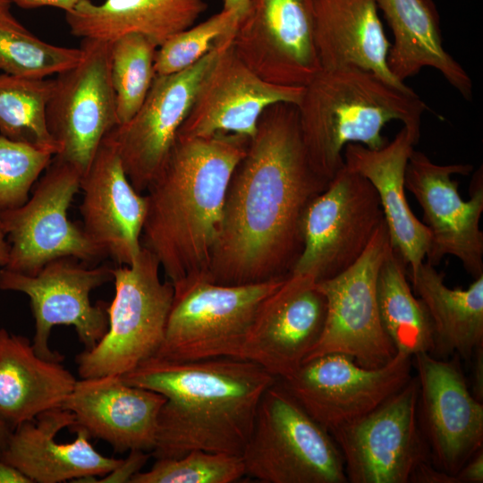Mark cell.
I'll use <instances>...</instances> for the list:
<instances>
[{"instance_id":"43","label":"cell","mask_w":483,"mask_h":483,"mask_svg":"<svg viewBox=\"0 0 483 483\" xmlns=\"http://www.w3.org/2000/svg\"><path fill=\"white\" fill-rule=\"evenodd\" d=\"M10 245L7 242L6 235L2 227L0 220V267H5L9 259Z\"/></svg>"},{"instance_id":"10","label":"cell","mask_w":483,"mask_h":483,"mask_svg":"<svg viewBox=\"0 0 483 483\" xmlns=\"http://www.w3.org/2000/svg\"><path fill=\"white\" fill-rule=\"evenodd\" d=\"M390 247L384 220L352 267L316 282L326 298V314L321 335L304 361L340 353L362 367L375 369L394 357L397 352L381 324L377 299L378 272Z\"/></svg>"},{"instance_id":"23","label":"cell","mask_w":483,"mask_h":483,"mask_svg":"<svg viewBox=\"0 0 483 483\" xmlns=\"http://www.w3.org/2000/svg\"><path fill=\"white\" fill-rule=\"evenodd\" d=\"M74 424L73 414L62 407L39 414L14 428L0 459L24 474L32 483L80 481L106 476L123 459L102 455L89 442V436L77 428L76 439L59 443L57 434Z\"/></svg>"},{"instance_id":"8","label":"cell","mask_w":483,"mask_h":483,"mask_svg":"<svg viewBox=\"0 0 483 483\" xmlns=\"http://www.w3.org/2000/svg\"><path fill=\"white\" fill-rule=\"evenodd\" d=\"M384 220L374 186L344 165L304 209L302 250L290 274L319 282L343 273L360 258Z\"/></svg>"},{"instance_id":"25","label":"cell","mask_w":483,"mask_h":483,"mask_svg":"<svg viewBox=\"0 0 483 483\" xmlns=\"http://www.w3.org/2000/svg\"><path fill=\"white\" fill-rule=\"evenodd\" d=\"M314 40L321 70L355 67L401 89L390 72L391 44L378 16L377 0H312Z\"/></svg>"},{"instance_id":"16","label":"cell","mask_w":483,"mask_h":483,"mask_svg":"<svg viewBox=\"0 0 483 483\" xmlns=\"http://www.w3.org/2000/svg\"><path fill=\"white\" fill-rule=\"evenodd\" d=\"M233 34L224 38L204 57L185 70L156 75L138 112L128 123L109 132L125 174L138 192L147 191L162 168L202 80Z\"/></svg>"},{"instance_id":"11","label":"cell","mask_w":483,"mask_h":483,"mask_svg":"<svg viewBox=\"0 0 483 483\" xmlns=\"http://www.w3.org/2000/svg\"><path fill=\"white\" fill-rule=\"evenodd\" d=\"M419 381L411 379L360 419L331 430L351 483H410L430 461L418 420Z\"/></svg>"},{"instance_id":"44","label":"cell","mask_w":483,"mask_h":483,"mask_svg":"<svg viewBox=\"0 0 483 483\" xmlns=\"http://www.w3.org/2000/svg\"><path fill=\"white\" fill-rule=\"evenodd\" d=\"M248 2L249 0H223L222 10L234 11L242 16L246 11Z\"/></svg>"},{"instance_id":"29","label":"cell","mask_w":483,"mask_h":483,"mask_svg":"<svg viewBox=\"0 0 483 483\" xmlns=\"http://www.w3.org/2000/svg\"><path fill=\"white\" fill-rule=\"evenodd\" d=\"M408 276L432 322L430 354L440 359L457 354L470 360L475 350L483 345V275L467 289H451L445 283L444 273L424 261Z\"/></svg>"},{"instance_id":"30","label":"cell","mask_w":483,"mask_h":483,"mask_svg":"<svg viewBox=\"0 0 483 483\" xmlns=\"http://www.w3.org/2000/svg\"><path fill=\"white\" fill-rule=\"evenodd\" d=\"M407 276L405 261L391 245L377 281L379 317L396 352L413 357L419 352L431 353L434 333L429 314L414 296Z\"/></svg>"},{"instance_id":"41","label":"cell","mask_w":483,"mask_h":483,"mask_svg":"<svg viewBox=\"0 0 483 483\" xmlns=\"http://www.w3.org/2000/svg\"><path fill=\"white\" fill-rule=\"evenodd\" d=\"M82 0H12L23 9H34L43 6H52L68 13L73 10Z\"/></svg>"},{"instance_id":"38","label":"cell","mask_w":483,"mask_h":483,"mask_svg":"<svg viewBox=\"0 0 483 483\" xmlns=\"http://www.w3.org/2000/svg\"><path fill=\"white\" fill-rule=\"evenodd\" d=\"M412 483H458L454 475L449 474L437 467L431 461L422 463L413 473Z\"/></svg>"},{"instance_id":"33","label":"cell","mask_w":483,"mask_h":483,"mask_svg":"<svg viewBox=\"0 0 483 483\" xmlns=\"http://www.w3.org/2000/svg\"><path fill=\"white\" fill-rule=\"evenodd\" d=\"M157 46L142 34L129 33L111 42V80L118 126L128 123L143 104L156 76Z\"/></svg>"},{"instance_id":"7","label":"cell","mask_w":483,"mask_h":483,"mask_svg":"<svg viewBox=\"0 0 483 483\" xmlns=\"http://www.w3.org/2000/svg\"><path fill=\"white\" fill-rule=\"evenodd\" d=\"M160 269L156 257L143 247L131 265L113 267L108 328L93 348L76 356L80 378L123 376L156 355L174 298V285L161 281Z\"/></svg>"},{"instance_id":"42","label":"cell","mask_w":483,"mask_h":483,"mask_svg":"<svg viewBox=\"0 0 483 483\" xmlns=\"http://www.w3.org/2000/svg\"><path fill=\"white\" fill-rule=\"evenodd\" d=\"M0 483H32L24 474L0 459Z\"/></svg>"},{"instance_id":"9","label":"cell","mask_w":483,"mask_h":483,"mask_svg":"<svg viewBox=\"0 0 483 483\" xmlns=\"http://www.w3.org/2000/svg\"><path fill=\"white\" fill-rule=\"evenodd\" d=\"M81 174L53 157L37 181L31 197L21 206L0 212L10 245L5 268L35 275L49 261L72 257L97 261L106 255L70 221L68 209L80 190Z\"/></svg>"},{"instance_id":"26","label":"cell","mask_w":483,"mask_h":483,"mask_svg":"<svg viewBox=\"0 0 483 483\" xmlns=\"http://www.w3.org/2000/svg\"><path fill=\"white\" fill-rule=\"evenodd\" d=\"M76 381L62 362L38 356L27 337L0 328V421L11 431L62 407Z\"/></svg>"},{"instance_id":"24","label":"cell","mask_w":483,"mask_h":483,"mask_svg":"<svg viewBox=\"0 0 483 483\" xmlns=\"http://www.w3.org/2000/svg\"><path fill=\"white\" fill-rule=\"evenodd\" d=\"M419 137L404 126L378 149L349 143L343 150L344 165L367 178L376 189L390 242L402 257L410 273L425 261L430 234L427 226L412 213L404 193L406 165Z\"/></svg>"},{"instance_id":"37","label":"cell","mask_w":483,"mask_h":483,"mask_svg":"<svg viewBox=\"0 0 483 483\" xmlns=\"http://www.w3.org/2000/svg\"><path fill=\"white\" fill-rule=\"evenodd\" d=\"M147 453L140 450L130 451L129 456L118 467L97 482H130L148 461L149 455Z\"/></svg>"},{"instance_id":"3","label":"cell","mask_w":483,"mask_h":483,"mask_svg":"<svg viewBox=\"0 0 483 483\" xmlns=\"http://www.w3.org/2000/svg\"><path fill=\"white\" fill-rule=\"evenodd\" d=\"M250 140L234 133L176 139L147 189L140 244L173 284L207 275L227 187Z\"/></svg>"},{"instance_id":"1","label":"cell","mask_w":483,"mask_h":483,"mask_svg":"<svg viewBox=\"0 0 483 483\" xmlns=\"http://www.w3.org/2000/svg\"><path fill=\"white\" fill-rule=\"evenodd\" d=\"M330 180L313 167L297 106H268L235 167L206 277L236 285L290 275L302 250L301 219Z\"/></svg>"},{"instance_id":"27","label":"cell","mask_w":483,"mask_h":483,"mask_svg":"<svg viewBox=\"0 0 483 483\" xmlns=\"http://www.w3.org/2000/svg\"><path fill=\"white\" fill-rule=\"evenodd\" d=\"M392 30L387 64L401 82L423 68L438 71L466 100L472 98V80L445 49L439 14L432 0H377Z\"/></svg>"},{"instance_id":"2","label":"cell","mask_w":483,"mask_h":483,"mask_svg":"<svg viewBox=\"0 0 483 483\" xmlns=\"http://www.w3.org/2000/svg\"><path fill=\"white\" fill-rule=\"evenodd\" d=\"M121 377L165 397L151 451L156 460L193 450L242 455L259 402L277 380L257 363L232 357L174 361L153 356Z\"/></svg>"},{"instance_id":"39","label":"cell","mask_w":483,"mask_h":483,"mask_svg":"<svg viewBox=\"0 0 483 483\" xmlns=\"http://www.w3.org/2000/svg\"><path fill=\"white\" fill-rule=\"evenodd\" d=\"M458 483L483 482V449L477 451L455 474Z\"/></svg>"},{"instance_id":"13","label":"cell","mask_w":483,"mask_h":483,"mask_svg":"<svg viewBox=\"0 0 483 483\" xmlns=\"http://www.w3.org/2000/svg\"><path fill=\"white\" fill-rule=\"evenodd\" d=\"M72 257L47 263L35 275L0 270V289L25 293L35 319L32 346L41 358L62 362L64 356L49 347L54 326H72L85 346L93 348L108 328L107 303L92 304L90 292L113 280V267H89Z\"/></svg>"},{"instance_id":"46","label":"cell","mask_w":483,"mask_h":483,"mask_svg":"<svg viewBox=\"0 0 483 483\" xmlns=\"http://www.w3.org/2000/svg\"><path fill=\"white\" fill-rule=\"evenodd\" d=\"M12 3V0H0V11L10 9Z\"/></svg>"},{"instance_id":"45","label":"cell","mask_w":483,"mask_h":483,"mask_svg":"<svg viewBox=\"0 0 483 483\" xmlns=\"http://www.w3.org/2000/svg\"><path fill=\"white\" fill-rule=\"evenodd\" d=\"M11 432L12 431L3 422L0 421V453L5 448Z\"/></svg>"},{"instance_id":"4","label":"cell","mask_w":483,"mask_h":483,"mask_svg":"<svg viewBox=\"0 0 483 483\" xmlns=\"http://www.w3.org/2000/svg\"><path fill=\"white\" fill-rule=\"evenodd\" d=\"M303 143L315 170L331 180L344 165L349 143L378 149L383 128L399 121L418 137L428 106L410 87L401 89L360 68L321 70L296 106Z\"/></svg>"},{"instance_id":"31","label":"cell","mask_w":483,"mask_h":483,"mask_svg":"<svg viewBox=\"0 0 483 483\" xmlns=\"http://www.w3.org/2000/svg\"><path fill=\"white\" fill-rule=\"evenodd\" d=\"M54 85L55 80L0 73V134L56 155L58 145L47 123Z\"/></svg>"},{"instance_id":"34","label":"cell","mask_w":483,"mask_h":483,"mask_svg":"<svg viewBox=\"0 0 483 483\" xmlns=\"http://www.w3.org/2000/svg\"><path fill=\"white\" fill-rule=\"evenodd\" d=\"M245 476L242 455L193 450L182 457L157 459L131 483H232Z\"/></svg>"},{"instance_id":"15","label":"cell","mask_w":483,"mask_h":483,"mask_svg":"<svg viewBox=\"0 0 483 483\" xmlns=\"http://www.w3.org/2000/svg\"><path fill=\"white\" fill-rule=\"evenodd\" d=\"M472 171L469 164H436L413 149L405 169L404 187L419 202L423 224L429 231L426 261L436 267L446 255L453 256L475 279L483 275V232L479 228L482 167L473 174L467 201L460 196L458 182L452 178L453 174L468 175Z\"/></svg>"},{"instance_id":"19","label":"cell","mask_w":483,"mask_h":483,"mask_svg":"<svg viewBox=\"0 0 483 483\" xmlns=\"http://www.w3.org/2000/svg\"><path fill=\"white\" fill-rule=\"evenodd\" d=\"M232 40L202 80L176 139L206 138L216 133L252 139L265 109L278 103H300L304 87L266 81L238 57Z\"/></svg>"},{"instance_id":"12","label":"cell","mask_w":483,"mask_h":483,"mask_svg":"<svg viewBox=\"0 0 483 483\" xmlns=\"http://www.w3.org/2000/svg\"><path fill=\"white\" fill-rule=\"evenodd\" d=\"M80 47V61L54 79L47 123L58 145L55 157L73 165L82 176L118 121L111 80V42L82 38Z\"/></svg>"},{"instance_id":"40","label":"cell","mask_w":483,"mask_h":483,"mask_svg":"<svg viewBox=\"0 0 483 483\" xmlns=\"http://www.w3.org/2000/svg\"><path fill=\"white\" fill-rule=\"evenodd\" d=\"M472 357L471 394L479 402L483 401V345L479 346Z\"/></svg>"},{"instance_id":"35","label":"cell","mask_w":483,"mask_h":483,"mask_svg":"<svg viewBox=\"0 0 483 483\" xmlns=\"http://www.w3.org/2000/svg\"><path fill=\"white\" fill-rule=\"evenodd\" d=\"M240 17L234 11L222 10L168 38L157 49L156 75L175 73L197 63L234 32Z\"/></svg>"},{"instance_id":"14","label":"cell","mask_w":483,"mask_h":483,"mask_svg":"<svg viewBox=\"0 0 483 483\" xmlns=\"http://www.w3.org/2000/svg\"><path fill=\"white\" fill-rule=\"evenodd\" d=\"M412 357L397 352L385 366L368 369L329 353L304 361L277 378L302 409L328 432L365 416L412 377Z\"/></svg>"},{"instance_id":"32","label":"cell","mask_w":483,"mask_h":483,"mask_svg":"<svg viewBox=\"0 0 483 483\" xmlns=\"http://www.w3.org/2000/svg\"><path fill=\"white\" fill-rule=\"evenodd\" d=\"M80 47L52 45L35 36L12 14L0 11V71L29 79H46L72 67Z\"/></svg>"},{"instance_id":"18","label":"cell","mask_w":483,"mask_h":483,"mask_svg":"<svg viewBox=\"0 0 483 483\" xmlns=\"http://www.w3.org/2000/svg\"><path fill=\"white\" fill-rule=\"evenodd\" d=\"M419 381L418 420L431 462L454 475L483 445V403L457 359L419 352L412 357Z\"/></svg>"},{"instance_id":"6","label":"cell","mask_w":483,"mask_h":483,"mask_svg":"<svg viewBox=\"0 0 483 483\" xmlns=\"http://www.w3.org/2000/svg\"><path fill=\"white\" fill-rule=\"evenodd\" d=\"M245 475L266 483H346L330 433L278 379L264 393L242 453Z\"/></svg>"},{"instance_id":"28","label":"cell","mask_w":483,"mask_h":483,"mask_svg":"<svg viewBox=\"0 0 483 483\" xmlns=\"http://www.w3.org/2000/svg\"><path fill=\"white\" fill-rule=\"evenodd\" d=\"M205 0H82L65 13L70 32L81 38L114 41L129 33L142 34L157 47L196 22Z\"/></svg>"},{"instance_id":"22","label":"cell","mask_w":483,"mask_h":483,"mask_svg":"<svg viewBox=\"0 0 483 483\" xmlns=\"http://www.w3.org/2000/svg\"><path fill=\"white\" fill-rule=\"evenodd\" d=\"M165 402L157 392L126 384L121 376L106 375L77 379L62 408L74 416L72 431L81 428L123 453L153 450Z\"/></svg>"},{"instance_id":"36","label":"cell","mask_w":483,"mask_h":483,"mask_svg":"<svg viewBox=\"0 0 483 483\" xmlns=\"http://www.w3.org/2000/svg\"><path fill=\"white\" fill-rule=\"evenodd\" d=\"M54 155L0 134V212L23 205Z\"/></svg>"},{"instance_id":"21","label":"cell","mask_w":483,"mask_h":483,"mask_svg":"<svg viewBox=\"0 0 483 483\" xmlns=\"http://www.w3.org/2000/svg\"><path fill=\"white\" fill-rule=\"evenodd\" d=\"M82 229L119 265H131L141 250L147 198L131 184L108 133L80 178Z\"/></svg>"},{"instance_id":"5","label":"cell","mask_w":483,"mask_h":483,"mask_svg":"<svg viewBox=\"0 0 483 483\" xmlns=\"http://www.w3.org/2000/svg\"><path fill=\"white\" fill-rule=\"evenodd\" d=\"M285 277L225 285L201 275L173 284L165 335L155 356L174 361L240 358L261 303Z\"/></svg>"},{"instance_id":"17","label":"cell","mask_w":483,"mask_h":483,"mask_svg":"<svg viewBox=\"0 0 483 483\" xmlns=\"http://www.w3.org/2000/svg\"><path fill=\"white\" fill-rule=\"evenodd\" d=\"M232 47L266 81L305 87L321 71L312 0H249Z\"/></svg>"},{"instance_id":"20","label":"cell","mask_w":483,"mask_h":483,"mask_svg":"<svg viewBox=\"0 0 483 483\" xmlns=\"http://www.w3.org/2000/svg\"><path fill=\"white\" fill-rule=\"evenodd\" d=\"M326 301L309 275H288L261 303L240 359L264 368L276 378L295 371L323 331Z\"/></svg>"}]
</instances>
